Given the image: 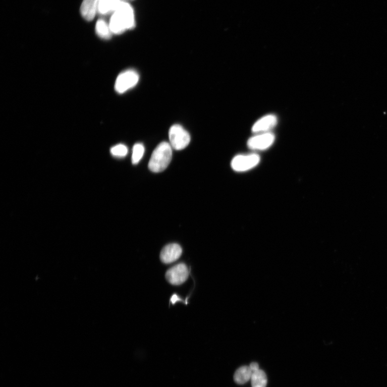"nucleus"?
I'll return each mask as SVG.
<instances>
[{
	"instance_id": "0eeeda50",
	"label": "nucleus",
	"mask_w": 387,
	"mask_h": 387,
	"mask_svg": "<svg viewBox=\"0 0 387 387\" xmlns=\"http://www.w3.org/2000/svg\"><path fill=\"white\" fill-rule=\"evenodd\" d=\"M275 136L270 133H265L251 138L248 145L251 149L264 150L268 149L274 142Z\"/></svg>"
},
{
	"instance_id": "f257e3e1",
	"label": "nucleus",
	"mask_w": 387,
	"mask_h": 387,
	"mask_svg": "<svg viewBox=\"0 0 387 387\" xmlns=\"http://www.w3.org/2000/svg\"><path fill=\"white\" fill-rule=\"evenodd\" d=\"M171 144L163 142L159 144L153 151L149 162V169L155 173L163 171L169 165L172 157Z\"/></svg>"
},
{
	"instance_id": "f8f14e48",
	"label": "nucleus",
	"mask_w": 387,
	"mask_h": 387,
	"mask_svg": "<svg viewBox=\"0 0 387 387\" xmlns=\"http://www.w3.org/2000/svg\"><path fill=\"white\" fill-rule=\"evenodd\" d=\"M253 372L250 366H243L237 369L234 376L235 382L238 384H243L251 379Z\"/></svg>"
},
{
	"instance_id": "6e6552de",
	"label": "nucleus",
	"mask_w": 387,
	"mask_h": 387,
	"mask_svg": "<svg viewBox=\"0 0 387 387\" xmlns=\"http://www.w3.org/2000/svg\"><path fill=\"white\" fill-rule=\"evenodd\" d=\"M183 250L178 244L173 243L164 246L160 253V259L164 263L177 261L181 256Z\"/></svg>"
},
{
	"instance_id": "1a4fd4ad",
	"label": "nucleus",
	"mask_w": 387,
	"mask_h": 387,
	"mask_svg": "<svg viewBox=\"0 0 387 387\" xmlns=\"http://www.w3.org/2000/svg\"><path fill=\"white\" fill-rule=\"evenodd\" d=\"M277 123V119L274 115H269L259 120L254 123L252 130L253 133H261L273 128Z\"/></svg>"
},
{
	"instance_id": "2eb2a0df",
	"label": "nucleus",
	"mask_w": 387,
	"mask_h": 387,
	"mask_svg": "<svg viewBox=\"0 0 387 387\" xmlns=\"http://www.w3.org/2000/svg\"><path fill=\"white\" fill-rule=\"evenodd\" d=\"M145 152L144 145L141 143L136 144L133 147V154H132V162L133 164H137L143 158Z\"/></svg>"
},
{
	"instance_id": "9b49d317",
	"label": "nucleus",
	"mask_w": 387,
	"mask_h": 387,
	"mask_svg": "<svg viewBox=\"0 0 387 387\" xmlns=\"http://www.w3.org/2000/svg\"><path fill=\"white\" fill-rule=\"evenodd\" d=\"M122 2L121 0H97V11L102 15L116 11Z\"/></svg>"
},
{
	"instance_id": "39448f33",
	"label": "nucleus",
	"mask_w": 387,
	"mask_h": 387,
	"mask_svg": "<svg viewBox=\"0 0 387 387\" xmlns=\"http://www.w3.org/2000/svg\"><path fill=\"white\" fill-rule=\"evenodd\" d=\"M113 14L117 16L127 30L133 28L135 26L134 12L129 4L122 2Z\"/></svg>"
},
{
	"instance_id": "dca6fc26",
	"label": "nucleus",
	"mask_w": 387,
	"mask_h": 387,
	"mask_svg": "<svg viewBox=\"0 0 387 387\" xmlns=\"http://www.w3.org/2000/svg\"><path fill=\"white\" fill-rule=\"evenodd\" d=\"M110 152L115 157L123 158L127 155L128 150L125 145L120 144L113 147Z\"/></svg>"
},
{
	"instance_id": "7ed1b4c3",
	"label": "nucleus",
	"mask_w": 387,
	"mask_h": 387,
	"mask_svg": "<svg viewBox=\"0 0 387 387\" xmlns=\"http://www.w3.org/2000/svg\"><path fill=\"white\" fill-rule=\"evenodd\" d=\"M139 77L137 72L129 70L123 72L118 76L115 82V88L120 93H124L135 87L138 83Z\"/></svg>"
},
{
	"instance_id": "9d476101",
	"label": "nucleus",
	"mask_w": 387,
	"mask_h": 387,
	"mask_svg": "<svg viewBox=\"0 0 387 387\" xmlns=\"http://www.w3.org/2000/svg\"><path fill=\"white\" fill-rule=\"evenodd\" d=\"M81 14L86 20L94 19L97 11V0H84L80 8Z\"/></svg>"
},
{
	"instance_id": "4468645a",
	"label": "nucleus",
	"mask_w": 387,
	"mask_h": 387,
	"mask_svg": "<svg viewBox=\"0 0 387 387\" xmlns=\"http://www.w3.org/2000/svg\"><path fill=\"white\" fill-rule=\"evenodd\" d=\"M252 387H266L267 377L263 370L259 369L253 373L251 377Z\"/></svg>"
},
{
	"instance_id": "20e7f679",
	"label": "nucleus",
	"mask_w": 387,
	"mask_h": 387,
	"mask_svg": "<svg viewBox=\"0 0 387 387\" xmlns=\"http://www.w3.org/2000/svg\"><path fill=\"white\" fill-rule=\"evenodd\" d=\"M260 160L257 154L236 156L232 162L233 169L236 172L249 171L256 167Z\"/></svg>"
},
{
	"instance_id": "f03ea898",
	"label": "nucleus",
	"mask_w": 387,
	"mask_h": 387,
	"mask_svg": "<svg viewBox=\"0 0 387 387\" xmlns=\"http://www.w3.org/2000/svg\"><path fill=\"white\" fill-rule=\"evenodd\" d=\"M169 138L172 147L176 150L185 149L191 142L190 135L182 126L178 125L171 127Z\"/></svg>"
},
{
	"instance_id": "423d86ee",
	"label": "nucleus",
	"mask_w": 387,
	"mask_h": 387,
	"mask_svg": "<svg viewBox=\"0 0 387 387\" xmlns=\"http://www.w3.org/2000/svg\"><path fill=\"white\" fill-rule=\"evenodd\" d=\"M189 276V270L185 263H181L170 268L166 273L167 281L172 285L184 283Z\"/></svg>"
},
{
	"instance_id": "ddd939ff",
	"label": "nucleus",
	"mask_w": 387,
	"mask_h": 387,
	"mask_svg": "<svg viewBox=\"0 0 387 387\" xmlns=\"http://www.w3.org/2000/svg\"><path fill=\"white\" fill-rule=\"evenodd\" d=\"M97 35L103 39H108L111 37L112 32L109 24L103 20H98L95 27Z\"/></svg>"
},
{
	"instance_id": "f3484780",
	"label": "nucleus",
	"mask_w": 387,
	"mask_h": 387,
	"mask_svg": "<svg viewBox=\"0 0 387 387\" xmlns=\"http://www.w3.org/2000/svg\"><path fill=\"white\" fill-rule=\"evenodd\" d=\"M251 369L252 370V371L253 373L257 371L259 369V366L258 363L257 362H252V363L249 366Z\"/></svg>"
}]
</instances>
